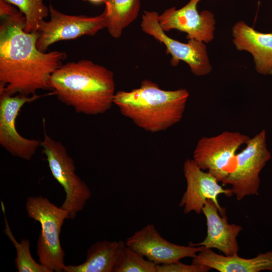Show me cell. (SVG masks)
Segmentation results:
<instances>
[{
	"mask_svg": "<svg viewBox=\"0 0 272 272\" xmlns=\"http://www.w3.org/2000/svg\"><path fill=\"white\" fill-rule=\"evenodd\" d=\"M0 26V94L31 96L50 90L49 80L67 57L65 52L38 50L37 31L26 32L24 15L18 11Z\"/></svg>",
	"mask_w": 272,
	"mask_h": 272,
	"instance_id": "cell-1",
	"label": "cell"
},
{
	"mask_svg": "<svg viewBox=\"0 0 272 272\" xmlns=\"http://www.w3.org/2000/svg\"><path fill=\"white\" fill-rule=\"evenodd\" d=\"M49 86L60 102L78 113L103 114L114 104L113 73L89 60L62 64L52 74Z\"/></svg>",
	"mask_w": 272,
	"mask_h": 272,
	"instance_id": "cell-2",
	"label": "cell"
},
{
	"mask_svg": "<svg viewBox=\"0 0 272 272\" xmlns=\"http://www.w3.org/2000/svg\"><path fill=\"white\" fill-rule=\"evenodd\" d=\"M189 95L186 89L164 90L145 79L139 88L116 92L113 103L138 126L157 132L181 120Z\"/></svg>",
	"mask_w": 272,
	"mask_h": 272,
	"instance_id": "cell-3",
	"label": "cell"
},
{
	"mask_svg": "<svg viewBox=\"0 0 272 272\" xmlns=\"http://www.w3.org/2000/svg\"><path fill=\"white\" fill-rule=\"evenodd\" d=\"M25 207L28 216L41 226L37 243L39 262L50 272L63 271L65 254L59 235L64 220L70 218L69 213L40 196L28 197Z\"/></svg>",
	"mask_w": 272,
	"mask_h": 272,
	"instance_id": "cell-4",
	"label": "cell"
},
{
	"mask_svg": "<svg viewBox=\"0 0 272 272\" xmlns=\"http://www.w3.org/2000/svg\"><path fill=\"white\" fill-rule=\"evenodd\" d=\"M41 146L52 175L65 193L60 207L69 213L70 219H74L83 210L92 193L87 184L77 175L74 160L60 142L45 132Z\"/></svg>",
	"mask_w": 272,
	"mask_h": 272,
	"instance_id": "cell-5",
	"label": "cell"
},
{
	"mask_svg": "<svg viewBox=\"0 0 272 272\" xmlns=\"http://www.w3.org/2000/svg\"><path fill=\"white\" fill-rule=\"evenodd\" d=\"M245 145L244 149L236 154L234 166L222 182L231 186L238 200L248 195H258L260 173L271 159L265 130L250 138Z\"/></svg>",
	"mask_w": 272,
	"mask_h": 272,
	"instance_id": "cell-6",
	"label": "cell"
},
{
	"mask_svg": "<svg viewBox=\"0 0 272 272\" xmlns=\"http://www.w3.org/2000/svg\"><path fill=\"white\" fill-rule=\"evenodd\" d=\"M250 138L239 131H225L213 137H203L193 151V160L223 182L232 171L239 148Z\"/></svg>",
	"mask_w": 272,
	"mask_h": 272,
	"instance_id": "cell-7",
	"label": "cell"
},
{
	"mask_svg": "<svg viewBox=\"0 0 272 272\" xmlns=\"http://www.w3.org/2000/svg\"><path fill=\"white\" fill-rule=\"evenodd\" d=\"M159 15L155 11H144L141 27L146 34L153 37L166 48V53L171 55L170 64L176 66L180 61L186 62L191 73L196 76H205L212 70L204 42L189 39L182 43L169 37L161 28L159 23Z\"/></svg>",
	"mask_w": 272,
	"mask_h": 272,
	"instance_id": "cell-8",
	"label": "cell"
},
{
	"mask_svg": "<svg viewBox=\"0 0 272 272\" xmlns=\"http://www.w3.org/2000/svg\"><path fill=\"white\" fill-rule=\"evenodd\" d=\"M49 21H43L37 30L36 46L45 52L48 47L57 41L76 39L84 35L93 36L104 28L102 13L95 17L73 16L62 13L51 4L49 6Z\"/></svg>",
	"mask_w": 272,
	"mask_h": 272,
	"instance_id": "cell-9",
	"label": "cell"
},
{
	"mask_svg": "<svg viewBox=\"0 0 272 272\" xmlns=\"http://www.w3.org/2000/svg\"><path fill=\"white\" fill-rule=\"evenodd\" d=\"M41 96L0 94V145L13 156L30 160L41 146V141L23 137L16 127V118L22 107Z\"/></svg>",
	"mask_w": 272,
	"mask_h": 272,
	"instance_id": "cell-10",
	"label": "cell"
},
{
	"mask_svg": "<svg viewBox=\"0 0 272 272\" xmlns=\"http://www.w3.org/2000/svg\"><path fill=\"white\" fill-rule=\"evenodd\" d=\"M183 170L187 186L179 207L183 209L184 213L194 212L200 214L207 200L210 199L216 205L221 215L225 214L226 209L221 207L218 197L222 194L232 195L231 188H223L215 177L201 169L193 159L185 160Z\"/></svg>",
	"mask_w": 272,
	"mask_h": 272,
	"instance_id": "cell-11",
	"label": "cell"
},
{
	"mask_svg": "<svg viewBox=\"0 0 272 272\" xmlns=\"http://www.w3.org/2000/svg\"><path fill=\"white\" fill-rule=\"evenodd\" d=\"M125 244L157 265L178 262L185 257L193 258L205 248L202 246L171 243L163 238L153 224L136 231L126 239Z\"/></svg>",
	"mask_w": 272,
	"mask_h": 272,
	"instance_id": "cell-12",
	"label": "cell"
},
{
	"mask_svg": "<svg viewBox=\"0 0 272 272\" xmlns=\"http://www.w3.org/2000/svg\"><path fill=\"white\" fill-rule=\"evenodd\" d=\"M201 0H190L180 9L174 7L159 17V23L165 32L173 29L184 32L186 38L208 43L214 38L216 21L214 14L208 10L198 13L197 6Z\"/></svg>",
	"mask_w": 272,
	"mask_h": 272,
	"instance_id": "cell-13",
	"label": "cell"
},
{
	"mask_svg": "<svg viewBox=\"0 0 272 272\" xmlns=\"http://www.w3.org/2000/svg\"><path fill=\"white\" fill-rule=\"evenodd\" d=\"M202 213L207 221V236L201 242L190 244L202 246L205 248H216L227 256L238 254L239 246L237 237L242 229V227L229 224L226 214L221 215L211 200H207Z\"/></svg>",
	"mask_w": 272,
	"mask_h": 272,
	"instance_id": "cell-14",
	"label": "cell"
},
{
	"mask_svg": "<svg viewBox=\"0 0 272 272\" xmlns=\"http://www.w3.org/2000/svg\"><path fill=\"white\" fill-rule=\"evenodd\" d=\"M233 43L236 49L253 56L256 72L272 75V33H263L240 21L232 27Z\"/></svg>",
	"mask_w": 272,
	"mask_h": 272,
	"instance_id": "cell-15",
	"label": "cell"
},
{
	"mask_svg": "<svg viewBox=\"0 0 272 272\" xmlns=\"http://www.w3.org/2000/svg\"><path fill=\"white\" fill-rule=\"evenodd\" d=\"M192 263L206 265L220 272L272 271V251L260 253L251 258H245L238 254H219L210 248H204L192 258Z\"/></svg>",
	"mask_w": 272,
	"mask_h": 272,
	"instance_id": "cell-16",
	"label": "cell"
},
{
	"mask_svg": "<svg viewBox=\"0 0 272 272\" xmlns=\"http://www.w3.org/2000/svg\"><path fill=\"white\" fill-rule=\"evenodd\" d=\"M126 246L122 240L98 241L88 249L83 263L65 265L63 271L114 272Z\"/></svg>",
	"mask_w": 272,
	"mask_h": 272,
	"instance_id": "cell-17",
	"label": "cell"
},
{
	"mask_svg": "<svg viewBox=\"0 0 272 272\" xmlns=\"http://www.w3.org/2000/svg\"><path fill=\"white\" fill-rule=\"evenodd\" d=\"M102 14L104 28L114 38H119L123 29L135 20L140 10V0H106Z\"/></svg>",
	"mask_w": 272,
	"mask_h": 272,
	"instance_id": "cell-18",
	"label": "cell"
},
{
	"mask_svg": "<svg viewBox=\"0 0 272 272\" xmlns=\"http://www.w3.org/2000/svg\"><path fill=\"white\" fill-rule=\"evenodd\" d=\"M2 210L4 216L5 234L12 241L17 253L15 259V264L19 272H50V270L41 264L36 262L32 257L30 252V243L27 239H23L18 242L15 238L6 215V209L4 202L1 201Z\"/></svg>",
	"mask_w": 272,
	"mask_h": 272,
	"instance_id": "cell-19",
	"label": "cell"
},
{
	"mask_svg": "<svg viewBox=\"0 0 272 272\" xmlns=\"http://www.w3.org/2000/svg\"><path fill=\"white\" fill-rule=\"evenodd\" d=\"M17 7L25 16L26 32L37 31L41 22L49 14L43 0H4Z\"/></svg>",
	"mask_w": 272,
	"mask_h": 272,
	"instance_id": "cell-20",
	"label": "cell"
},
{
	"mask_svg": "<svg viewBox=\"0 0 272 272\" xmlns=\"http://www.w3.org/2000/svg\"><path fill=\"white\" fill-rule=\"evenodd\" d=\"M145 258L126 246L114 272H157V264Z\"/></svg>",
	"mask_w": 272,
	"mask_h": 272,
	"instance_id": "cell-21",
	"label": "cell"
},
{
	"mask_svg": "<svg viewBox=\"0 0 272 272\" xmlns=\"http://www.w3.org/2000/svg\"><path fill=\"white\" fill-rule=\"evenodd\" d=\"M212 268L199 264H186L178 261L174 263L157 265V272H207Z\"/></svg>",
	"mask_w": 272,
	"mask_h": 272,
	"instance_id": "cell-22",
	"label": "cell"
},
{
	"mask_svg": "<svg viewBox=\"0 0 272 272\" xmlns=\"http://www.w3.org/2000/svg\"><path fill=\"white\" fill-rule=\"evenodd\" d=\"M19 10L11 4L4 1L0 0V16L3 19L17 13Z\"/></svg>",
	"mask_w": 272,
	"mask_h": 272,
	"instance_id": "cell-23",
	"label": "cell"
},
{
	"mask_svg": "<svg viewBox=\"0 0 272 272\" xmlns=\"http://www.w3.org/2000/svg\"><path fill=\"white\" fill-rule=\"evenodd\" d=\"M85 2H89L93 4H100L101 3H105L106 0H83Z\"/></svg>",
	"mask_w": 272,
	"mask_h": 272,
	"instance_id": "cell-24",
	"label": "cell"
}]
</instances>
